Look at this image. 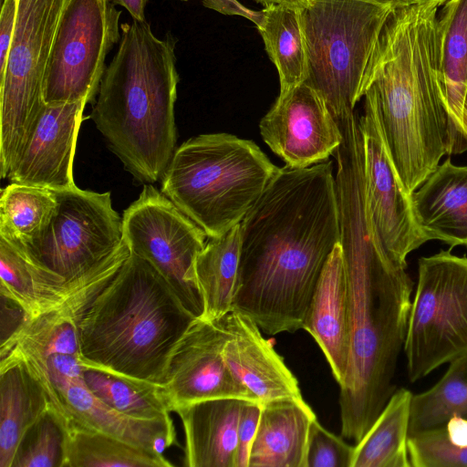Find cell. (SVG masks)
Here are the masks:
<instances>
[{
  "mask_svg": "<svg viewBox=\"0 0 467 467\" xmlns=\"http://www.w3.org/2000/svg\"><path fill=\"white\" fill-rule=\"evenodd\" d=\"M241 255L232 310L268 335L302 328L327 261L340 243L331 161L285 165L240 223Z\"/></svg>",
  "mask_w": 467,
  "mask_h": 467,
  "instance_id": "6da1fadb",
  "label": "cell"
},
{
  "mask_svg": "<svg viewBox=\"0 0 467 467\" xmlns=\"http://www.w3.org/2000/svg\"><path fill=\"white\" fill-rule=\"evenodd\" d=\"M340 245L349 296L350 353L339 385L342 436L361 440L390 396L403 350L413 281L384 249L368 210L339 213Z\"/></svg>",
  "mask_w": 467,
  "mask_h": 467,
  "instance_id": "7a4b0ae2",
  "label": "cell"
},
{
  "mask_svg": "<svg viewBox=\"0 0 467 467\" xmlns=\"http://www.w3.org/2000/svg\"><path fill=\"white\" fill-rule=\"evenodd\" d=\"M435 4L394 9L364 84L387 151L408 193L436 169L448 147L449 117L438 74Z\"/></svg>",
  "mask_w": 467,
  "mask_h": 467,
  "instance_id": "3957f363",
  "label": "cell"
},
{
  "mask_svg": "<svg viewBox=\"0 0 467 467\" xmlns=\"http://www.w3.org/2000/svg\"><path fill=\"white\" fill-rule=\"evenodd\" d=\"M120 29L91 117L126 170L151 184L161 179L176 150L175 39L170 33L157 37L146 21L133 19Z\"/></svg>",
  "mask_w": 467,
  "mask_h": 467,
  "instance_id": "277c9868",
  "label": "cell"
},
{
  "mask_svg": "<svg viewBox=\"0 0 467 467\" xmlns=\"http://www.w3.org/2000/svg\"><path fill=\"white\" fill-rule=\"evenodd\" d=\"M195 319L161 273L130 252L78 318L79 359L162 385L171 353Z\"/></svg>",
  "mask_w": 467,
  "mask_h": 467,
  "instance_id": "5b68a950",
  "label": "cell"
},
{
  "mask_svg": "<svg viewBox=\"0 0 467 467\" xmlns=\"http://www.w3.org/2000/svg\"><path fill=\"white\" fill-rule=\"evenodd\" d=\"M277 171L252 140L201 134L176 148L161 192L208 238L218 237L242 222Z\"/></svg>",
  "mask_w": 467,
  "mask_h": 467,
  "instance_id": "8992f818",
  "label": "cell"
},
{
  "mask_svg": "<svg viewBox=\"0 0 467 467\" xmlns=\"http://www.w3.org/2000/svg\"><path fill=\"white\" fill-rule=\"evenodd\" d=\"M394 9L362 0H311L300 9L306 82L337 121L355 112L380 34Z\"/></svg>",
  "mask_w": 467,
  "mask_h": 467,
  "instance_id": "52a82bcc",
  "label": "cell"
},
{
  "mask_svg": "<svg viewBox=\"0 0 467 467\" xmlns=\"http://www.w3.org/2000/svg\"><path fill=\"white\" fill-rule=\"evenodd\" d=\"M55 193L57 205L46 230L30 244L16 248L73 287L112 278L130 251L110 192L77 186Z\"/></svg>",
  "mask_w": 467,
  "mask_h": 467,
  "instance_id": "ba28073f",
  "label": "cell"
},
{
  "mask_svg": "<svg viewBox=\"0 0 467 467\" xmlns=\"http://www.w3.org/2000/svg\"><path fill=\"white\" fill-rule=\"evenodd\" d=\"M403 351L411 383L467 355V257L420 258Z\"/></svg>",
  "mask_w": 467,
  "mask_h": 467,
  "instance_id": "9c48e42d",
  "label": "cell"
},
{
  "mask_svg": "<svg viewBox=\"0 0 467 467\" xmlns=\"http://www.w3.org/2000/svg\"><path fill=\"white\" fill-rule=\"evenodd\" d=\"M67 0H17L13 39L0 78V174L9 171L46 105L45 74Z\"/></svg>",
  "mask_w": 467,
  "mask_h": 467,
  "instance_id": "30bf717a",
  "label": "cell"
},
{
  "mask_svg": "<svg viewBox=\"0 0 467 467\" xmlns=\"http://www.w3.org/2000/svg\"><path fill=\"white\" fill-rule=\"evenodd\" d=\"M122 230L130 251L151 264L183 306L201 318L203 302L194 264L206 244L205 232L151 184L123 212Z\"/></svg>",
  "mask_w": 467,
  "mask_h": 467,
  "instance_id": "8fae6325",
  "label": "cell"
},
{
  "mask_svg": "<svg viewBox=\"0 0 467 467\" xmlns=\"http://www.w3.org/2000/svg\"><path fill=\"white\" fill-rule=\"evenodd\" d=\"M115 5L111 0L67 1L45 74L47 104L93 100L106 57L121 36V11Z\"/></svg>",
  "mask_w": 467,
  "mask_h": 467,
  "instance_id": "7c38bea8",
  "label": "cell"
},
{
  "mask_svg": "<svg viewBox=\"0 0 467 467\" xmlns=\"http://www.w3.org/2000/svg\"><path fill=\"white\" fill-rule=\"evenodd\" d=\"M29 366L47 391L51 406L66 418L102 431L134 446L162 454L173 444L176 433L171 416L137 419L109 407L99 400L82 379L81 361L75 356L58 355L47 366Z\"/></svg>",
  "mask_w": 467,
  "mask_h": 467,
  "instance_id": "4fadbf2b",
  "label": "cell"
},
{
  "mask_svg": "<svg viewBox=\"0 0 467 467\" xmlns=\"http://www.w3.org/2000/svg\"><path fill=\"white\" fill-rule=\"evenodd\" d=\"M368 208L376 233L389 257L407 268L406 258L426 243L413 219L410 194L390 161L375 112L368 101L358 117Z\"/></svg>",
  "mask_w": 467,
  "mask_h": 467,
  "instance_id": "5bb4252c",
  "label": "cell"
},
{
  "mask_svg": "<svg viewBox=\"0 0 467 467\" xmlns=\"http://www.w3.org/2000/svg\"><path fill=\"white\" fill-rule=\"evenodd\" d=\"M224 342L217 321L196 318L190 325L171 353L166 381L160 385L171 412L212 399L257 401L227 366Z\"/></svg>",
  "mask_w": 467,
  "mask_h": 467,
  "instance_id": "9a60e30c",
  "label": "cell"
},
{
  "mask_svg": "<svg viewBox=\"0 0 467 467\" xmlns=\"http://www.w3.org/2000/svg\"><path fill=\"white\" fill-rule=\"evenodd\" d=\"M259 130L271 150L292 168L328 160L343 141L326 101L306 81L279 93L261 119Z\"/></svg>",
  "mask_w": 467,
  "mask_h": 467,
  "instance_id": "2e32d148",
  "label": "cell"
},
{
  "mask_svg": "<svg viewBox=\"0 0 467 467\" xmlns=\"http://www.w3.org/2000/svg\"><path fill=\"white\" fill-rule=\"evenodd\" d=\"M88 103H46L6 178L54 192L77 187L73 163Z\"/></svg>",
  "mask_w": 467,
  "mask_h": 467,
  "instance_id": "e0dca14e",
  "label": "cell"
},
{
  "mask_svg": "<svg viewBox=\"0 0 467 467\" xmlns=\"http://www.w3.org/2000/svg\"><path fill=\"white\" fill-rule=\"evenodd\" d=\"M214 321L224 333L223 354L227 366L259 403L302 398L296 378L250 317L231 310Z\"/></svg>",
  "mask_w": 467,
  "mask_h": 467,
  "instance_id": "ac0fdd59",
  "label": "cell"
},
{
  "mask_svg": "<svg viewBox=\"0 0 467 467\" xmlns=\"http://www.w3.org/2000/svg\"><path fill=\"white\" fill-rule=\"evenodd\" d=\"M323 351L341 385L350 353L349 296L340 243L330 254L317 282L303 327Z\"/></svg>",
  "mask_w": 467,
  "mask_h": 467,
  "instance_id": "d6986e66",
  "label": "cell"
},
{
  "mask_svg": "<svg viewBox=\"0 0 467 467\" xmlns=\"http://www.w3.org/2000/svg\"><path fill=\"white\" fill-rule=\"evenodd\" d=\"M410 205L426 242L467 245V166L445 160L410 193Z\"/></svg>",
  "mask_w": 467,
  "mask_h": 467,
  "instance_id": "ffe728a7",
  "label": "cell"
},
{
  "mask_svg": "<svg viewBox=\"0 0 467 467\" xmlns=\"http://www.w3.org/2000/svg\"><path fill=\"white\" fill-rule=\"evenodd\" d=\"M244 400L212 399L179 408L184 431V465L236 467L237 431Z\"/></svg>",
  "mask_w": 467,
  "mask_h": 467,
  "instance_id": "44dd1931",
  "label": "cell"
},
{
  "mask_svg": "<svg viewBox=\"0 0 467 467\" xmlns=\"http://www.w3.org/2000/svg\"><path fill=\"white\" fill-rule=\"evenodd\" d=\"M439 84L449 117L447 154L467 150L461 117L467 91V0H448L437 18Z\"/></svg>",
  "mask_w": 467,
  "mask_h": 467,
  "instance_id": "7402d4cb",
  "label": "cell"
},
{
  "mask_svg": "<svg viewBox=\"0 0 467 467\" xmlns=\"http://www.w3.org/2000/svg\"><path fill=\"white\" fill-rule=\"evenodd\" d=\"M316 418L303 397L262 403L249 467H304L309 427Z\"/></svg>",
  "mask_w": 467,
  "mask_h": 467,
  "instance_id": "603a6c76",
  "label": "cell"
},
{
  "mask_svg": "<svg viewBox=\"0 0 467 467\" xmlns=\"http://www.w3.org/2000/svg\"><path fill=\"white\" fill-rule=\"evenodd\" d=\"M51 407L47 389L20 358L0 362V467H11L26 431Z\"/></svg>",
  "mask_w": 467,
  "mask_h": 467,
  "instance_id": "cb8c5ba5",
  "label": "cell"
},
{
  "mask_svg": "<svg viewBox=\"0 0 467 467\" xmlns=\"http://www.w3.org/2000/svg\"><path fill=\"white\" fill-rule=\"evenodd\" d=\"M0 280V293L19 304L29 318L60 307L90 285L73 287L67 285L63 277L40 266L1 237Z\"/></svg>",
  "mask_w": 467,
  "mask_h": 467,
  "instance_id": "d4e9b609",
  "label": "cell"
},
{
  "mask_svg": "<svg viewBox=\"0 0 467 467\" xmlns=\"http://www.w3.org/2000/svg\"><path fill=\"white\" fill-rule=\"evenodd\" d=\"M240 255V223L206 241L194 264L195 280L203 302L202 319L214 321L232 310Z\"/></svg>",
  "mask_w": 467,
  "mask_h": 467,
  "instance_id": "484cf974",
  "label": "cell"
},
{
  "mask_svg": "<svg viewBox=\"0 0 467 467\" xmlns=\"http://www.w3.org/2000/svg\"><path fill=\"white\" fill-rule=\"evenodd\" d=\"M412 392L396 389L355 445L352 467H411L408 441Z\"/></svg>",
  "mask_w": 467,
  "mask_h": 467,
  "instance_id": "4316f807",
  "label": "cell"
},
{
  "mask_svg": "<svg viewBox=\"0 0 467 467\" xmlns=\"http://www.w3.org/2000/svg\"><path fill=\"white\" fill-rule=\"evenodd\" d=\"M64 467H171L153 452L66 418Z\"/></svg>",
  "mask_w": 467,
  "mask_h": 467,
  "instance_id": "83f0119b",
  "label": "cell"
},
{
  "mask_svg": "<svg viewBox=\"0 0 467 467\" xmlns=\"http://www.w3.org/2000/svg\"><path fill=\"white\" fill-rule=\"evenodd\" d=\"M257 26L266 53L275 66L280 92L285 93L307 78V57L300 9L284 5L264 7Z\"/></svg>",
  "mask_w": 467,
  "mask_h": 467,
  "instance_id": "f1b7e54d",
  "label": "cell"
},
{
  "mask_svg": "<svg viewBox=\"0 0 467 467\" xmlns=\"http://www.w3.org/2000/svg\"><path fill=\"white\" fill-rule=\"evenodd\" d=\"M54 191L11 182L1 190L0 237L17 248L36 240L57 209Z\"/></svg>",
  "mask_w": 467,
  "mask_h": 467,
  "instance_id": "f546056e",
  "label": "cell"
},
{
  "mask_svg": "<svg viewBox=\"0 0 467 467\" xmlns=\"http://www.w3.org/2000/svg\"><path fill=\"white\" fill-rule=\"evenodd\" d=\"M82 365V379L88 389L116 411L144 420L170 415L171 410L160 385L95 366Z\"/></svg>",
  "mask_w": 467,
  "mask_h": 467,
  "instance_id": "4dcf8cb0",
  "label": "cell"
},
{
  "mask_svg": "<svg viewBox=\"0 0 467 467\" xmlns=\"http://www.w3.org/2000/svg\"><path fill=\"white\" fill-rule=\"evenodd\" d=\"M454 416L467 418V355L449 363L431 389L413 394L410 434L443 427Z\"/></svg>",
  "mask_w": 467,
  "mask_h": 467,
  "instance_id": "1f68e13d",
  "label": "cell"
},
{
  "mask_svg": "<svg viewBox=\"0 0 467 467\" xmlns=\"http://www.w3.org/2000/svg\"><path fill=\"white\" fill-rule=\"evenodd\" d=\"M66 421L50 407L24 434L11 467H64Z\"/></svg>",
  "mask_w": 467,
  "mask_h": 467,
  "instance_id": "d6a6232c",
  "label": "cell"
},
{
  "mask_svg": "<svg viewBox=\"0 0 467 467\" xmlns=\"http://www.w3.org/2000/svg\"><path fill=\"white\" fill-rule=\"evenodd\" d=\"M408 449L411 467H467V446L452 444L444 426L410 433Z\"/></svg>",
  "mask_w": 467,
  "mask_h": 467,
  "instance_id": "836d02e7",
  "label": "cell"
},
{
  "mask_svg": "<svg viewBox=\"0 0 467 467\" xmlns=\"http://www.w3.org/2000/svg\"><path fill=\"white\" fill-rule=\"evenodd\" d=\"M355 446L325 429L314 419L310 424L304 467H352Z\"/></svg>",
  "mask_w": 467,
  "mask_h": 467,
  "instance_id": "e575fe53",
  "label": "cell"
},
{
  "mask_svg": "<svg viewBox=\"0 0 467 467\" xmlns=\"http://www.w3.org/2000/svg\"><path fill=\"white\" fill-rule=\"evenodd\" d=\"M261 413V403L244 400L237 431L236 467H249L250 450L253 444Z\"/></svg>",
  "mask_w": 467,
  "mask_h": 467,
  "instance_id": "d590c367",
  "label": "cell"
},
{
  "mask_svg": "<svg viewBox=\"0 0 467 467\" xmlns=\"http://www.w3.org/2000/svg\"><path fill=\"white\" fill-rule=\"evenodd\" d=\"M1 347L5 349L14 339L26 319L24 308L9 296L1 294Z\"/></svg>",
  "mask_w": 467,
  "mask_h": 467,
  "instance_id": "8d00e7d4",
  "label": "cell"
},
{
  "mask_svg": "<svg viewBox=\"0 0 467 467\" xmlns=\"http://www.w3.org/2000/svg\"><path fill=\"white\" fill-rule=\"evenodd\" d=\"M17 0H3L0 13V78L5 69L7 57L11 47L16 16Z\"/></svg>",
  "mask_w": 467,
  "mask_h": 467,
  "instance_id": "74e56055",
  "label": "cell"
},
{
  "mask_svg": "<svg viewBox=\"0 0 467 467\" xmlns=\"http://www.w3.org/2000/svg\"><path fill=\"white\" fill-rule=\"evenodd\" d=\"M202 5L225 16H239L252 21L256 26L263 19V11H254L242 5L238 0H202Z\"/></svg>",
  "mask_w": 467,
  "mask_h": 467,
  "instance_id": "f35d334b",
  "label": "cell"
},
{
  "mask_svg": "<svg viewBox=\"0 0 467 467\" xmlns=\"http://www.w3.org/2000/svg\"><path fill=\"white\" fill-rule=\"evenodd\" d=\"M449 441L459 447L467 446V418L454 416L444 425Z\"/></svg>",
  "mask_w": 467,
  "mask_h": 467,
  "instance_id": "ab89813d",
  "label": "cell"
},
{
  "mask_svg": "<svg viewBox=\"0 0 467 467\" xmlns=\"http://www.w3.org/2000/svg\"><path fill=\"white\" fill-rule=\"evenodd\" d=\"M115 5L124 7L134 20H145V7L148 0H111Z\"/></svg>",
  "mask_w": 467,
  "mask_h": 467,
  "instance_id": "60d3db41",
  "label": "cell"
},
{
  "mask_svg": "<svg viewBox=\"0 0 467 467\" xmlns=\"http://www.w3.org/2000/svg\"><path fill=\"white\" fill-rule=\"evenodd\" d=\"M264 7L268 5H284L296 9L305 8L311 0H254Z\"/></svg>",
  "mask_w": 467,
  "mask_h": 467,
  "instance_id": "b9f144b4",
  "label": "cell"
},
{
  "mask_svg": "<svg viewBox=\"0 0 467 467\" xmlns=\"http://www.w3.org/2000/svg\"><path fill=\"white\" fill-rule=\"evenodd\" d=\"M362 1L389 6L393 9H397V8H400V7L411 5L410 0H362Z\"/></svg>",
  "mask_w": 467,
  "mask_h": 467,
  "instance_id": "7bdbcfd3",
  "label": "cell"
},
{
  "mask_svg": "<svg viewBox=\"0 0 467 467\" xmlns=\"http://www.w3.org/2000/svg\"><path fill=\"white\" fill-rule=\"evenodd\" d=\"M461 126H462L463 132L467 136V91L465 94L462 110Z\"/></svg>",
  "mask_w": 467,
  "mask_h": 467,
  "instance_id": "ee69618b",
  "label": "cell"
},
{
  "mask_svg": "<svg viewBox=\"0 0 467 467\" xmlns=\"http://www.w3.org/2000/svg\"><path fill=\"white\" fill-rule=\"evenodd\" d=\"M410 4H435L438 5H444L448 0H410Z\"/></svg>",
  "mask_w": 467,
  "mask_h": 467,
  "instance_id": "f6af8a7d",
  "label": "cell"
},
{
  "mask_svg": "<svg viewBox=\"0 0 467 467\" xmlns=\"http://www.w3.org/2000/svg\"><path fill=\"white\" fill-rule=\"evenodd\" d=\"M177 1H182V2H187L188 0H177Z\"/></svg>",
  "mask_w": 467,
  "mask_h": 467,
  "instance_id": "bcb514c9",
  "label": "cell"
}]
</instances>
